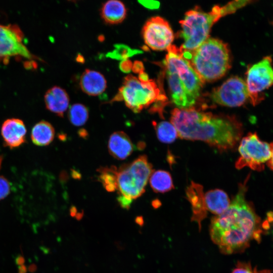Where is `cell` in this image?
<instances>
[{"label": "cell", "mask_w": 273, "mask_h": 273, "mask_svg": "<svg viewBox=\"0 0 273 273\" xmlns=\"http://www.w3.org/2000/svg\"><path fill=\"white\" fill-rule=\"evenodd\" d=\"M247 180L239 185L229 208L211 220V239L224 254L242 252L251 241L261 239L263 224L251 203L245 198Z\"/></svg>", "instance_id": "obj_1"}, {"label": "cell", "mask_w": 273, "mask_h": 273, "mask_svg": "<svg viewBox=\"0 0 273 273\" xmlns=\"http://www.w3.org/2000/svg\"><path fill=\"white\" fill-rule=\"evenodd\" d=\"M170 121L181 139L201 141L221 151L233 149L243 134V125L234 116L213 115L194 107L174 109Z\"/></svg>", "instance_id": "obj_2"}, {"label": "cell", "mask_w": 273, "mask_h": 273, "mask_svg": "<svg viewBox=\"0 0 273 273\" xmlns=\"http://www.w3.org/2000/svg\"><path fill=\"white\" fill-rule=\"evenodd\" d=\"M164 61L171 99L178 109L193 107L203 82L180 49L171 45Z\"/></svg>", "instance_id": "obj_3"}, {"label": "cell", "mask_w": 273, "mask_h": 273, "mask_svg": "<svg viewBox=\"0 0 273 273\" xmlns=\"http://www.w3.org/2000/svg\"><path fill=\"white\" fill-rule=\"evenodd\" d=\"M192 52L189 62L203 82L221 78L230 68L229 49L219 39L208 38Z\"/></svg>", "instance_id": "obj_4"}, {"label": "cell", "mask_w": 273, "mask_h": 273, "mask_svg": "<svg viewBox=\"0 0 273 273\" xmlns=\"http://www.w3.org/2000/svg\"><path fill=\"white\" fill-rule=\"evenodd\" d=\"M232 13L229 4L222 7L215 6L208 13L194 10L188 11L184 19L179 21L184 39L180 49L189 52L195 50L208 38L212 26L220 17Z\"/></svg>", "instance_id": "obj_5"}, {"label": "cell", "mask_w": 273, "mask_h": 273, "mask_svg": "<svg viewBox=\"0 0 273 273\" xmlns=\"http://www.w3.org/2000/svg\"><path fill=\"white\" fill-rule=\"evenodd\" d=\"M161 99L155 82L149 79L148 75L141 70L138 77L130 74L124 78L113 101H123L129 109L139 113Z\"/></svg>", "instance_id": "obj_6"}, {"label": "cell", "mask_w": 273, "mask_h": 273, "mask_svg": "<svg viewBox=\"0 0 273 273\" xmlns=\"http://www.w3.org/2000/svg\"><path fill=\"white\" fill-rule=\"evenodd\" d=\"M153 172L147 157L141 155L132 162L117 168L116 186L120 196L132 200L145 192V187Z\"/></svg>", "instance_id": "obj_7"}, {"label": "cell", "mask_w": 273, "mask_h": 273, "mask_svg": "<svg viewBox=\"0 0 273 273\" xmlns=\"http://www.w3.org/2000/svg\"><path fill=\"white\" fill-rule=\"evenodd\" d=\"M238 150L240 156L235 163L238 169L248 167L261 171L271 154L270 145L260 140L256 133L250 132L244 136L240 141Z\"/></svg>", "instance_id": "obj_8"}, {"label": "cell", "mask_w": 273, "mask_h": 273, "mask_svg": "<svg viewBox=\"0 0 273 273\" xmlns=\"http://www.w3.org/2000/svg\"><path fill=\"white\" fill-rule=\"evenodd\" d=\"M271 58L266 56L251 66L247 71L246 85L253 105L263 100L261 93L273 85Z\"/></svg>", "instance_id": "obj_9"}, {"label": "cell", "mask_w": 273, "mask_h": 273, "mask_svg": "<svg viewBox=\"0 0 273 273\" xmlns=\"http://www.w3.org/2000/svg\"><path fill=\"white\" fill-rule=\"evenodd\" d=\"M211 97L215 103L230 107L241 106L250 100L246 83L238 76L230 78L215 89Z\"/></svg>", "instance_id": "obj_10"}, {"label": "cell", "mask_w": 273, "mask_h": 273, "mask_svg": "<svg viewBox=\"0 0 273 273\" xmlns=\"http://www.w3.org/2000/svg\"><path fill=\"white\" fill-rule=\"evenodd\" d=\"M142 35L145 43L156 51L167 49L174 39L169 23L159 16L152 17L147 21L142 29Z\"/></svg>", "instance_id": "obj_11"}, {"label": "cell", "mask_w": 273, "mask_h": 273, "mask_svg": "<svg viewBox=\"0 0 273 273\" xmlns=\"http://www.w3.org/2000/svg\"><path fill=\"white\" fill-rule=\"evenodd\" d=\"M23 37L17 25L0 24V60L15 56L33 59V55L23 42Z\"/></svg>", "instance_id": "obj_12"}, {"label": "cell", "mask_w": 273, "mask_h": 273, "mask_svg": "<svg viewBox=\"0 0 273 273\" xmlns=\"http://www.w3.org/2000/svg\"><path fill=\"white\" fill-rule=\"evenodd\" d=\"M1 134L5 146L15 148L25 142L26 128L20 119H8L2 125Z\"/></svg>", "instance_id": "obj_13"}, {"label": "cell", "mask_w": 273, "mask_h": 273, "mask_svg": "<svg viewBox=\"0 0 273 273\" xmlns=\"http://www.w3.org/2000/svg\"><path fill=\"white\" fill-rule=\"evenodd\" d=\"M108 148L109 153L118 160L126 159L133 151V145L130 139L122 131L114 132L110 135Z\"/></svg>", "instance_id": "obj_14"}, {"label": "cell", "mask_w": 273, "mask_h": 273, "mask_svg": "<svg viewBox=\"0 0 273 273\" xmlns=\"http://www.w3.org/2000/svg\"><path fill=\"white\" fill-rule=\"evenodd\" d=\"M187 198L192 206V219L200 224L206 216L207 209L204 200L203 187L199 184L192 182L186 190Z\"/></svg>", "instance_id": "obj_15"}, {"label": "cell", "mask_w": 273, "mask_h": 273, "mask_svg": "<svg viewBox=\"0 0 273 273\" xmlns=\"http://www.w3.org/2000/svg\"><path fill=\"white\" fill-rule=\"evenodd\" d=\"M44 103L49 110L62 117L68 108L69 98L65 90L55 86L46 93Z\"/></svg>", "instance_id": "obj_16"}, {"label": "cell", "mask_w": 273, "mask_h": 273, "mask_svg": "<svg viewBox=\"0 0 273 273\" xmlns=\"http://www.w3.org/2000/svg\"><path fill=\"white\" fill-rule=\"evenodd\" d=\"M79 84L82 91L90 96H98L107 87L104 76L99 72L86 69L81 74Z\"/></svg>", "instance_id": "obj_17"}, {"label": "cell", "mask_w": 273, "mask_h": 273, "mask_svg": "<svg viewBox=\"0 0 273 273\" xmlns=\"http://www.w3.org/2000/svg\"><path fill=\"white\" fill-rule=\"evenodd\" d=\"M204 200L207 210L216 215L223 213L231 204L228 194L220 189L207 192L204 194Z\"/></svg>", "instance_id": "obj_18"}, {"label": "cell", "mask_w": 273, "mask_h": 273, "mask_svg": "<svg viewBox=\"0 0 273 273\" xmlns=\"http://www.w3.org/2000/svg\"><path fill=\"white\" fill-rule=\"evenodd\" d=\"M126 9L121 1L111 0L103 4L101 16L107 23L116 24L122 22L126 16Z\"/></svg>", "instance_id": "obj_19"}, {"label": "cell", "mask_w": 273, "mask_h": 273, "mask_svg": "<svg viewBox=\"0 0 273 273\" xmlns=\"http://www.w3.org/2000/svg\"><path fill=\"white\" fill-rule=\"evenodd\" d=\"M55 129L51 123L46 121H41L33 127L31 139L37 146H44L49 145L54 140Z\"/></svg>", "instance_id": "obj_20"}, {"label": "cell", "mask_w": 273, "mask_h": 273, "mask_svg": "<svg viewBox=\"0 0 273 273\" xmlns=\"http://www.w3.org/2000/svg\"><path fill=\"white\" fill-rule=\"evenodd\" d=\"M149 181L153 190L156 193H165L174 189L172 177L168 171L158 170L153 172Z\"/></svg>", "instance_id": "obj_21"}, {"label": "cell", "mask_w": 273, "mask_h": 273, "mask_svg": "<svg viewBox=\"0 0 273 273\" xmlns=\"http://www.w3.org/2000/svg\"><path fill=\"white\" fill-rule=\"evenodd\" d=\"M158 140L164 143L173 142L178 137L177 131L174 126L168 121H161L158 123L153 122Z\"/></svg>", "instance_id": "obj_22"}, {"label": "cell", "mask_w": 273, "mask_h": 273, "mask_svg": "<svg viewBox=\"0 0 273 273\" xmlns=\"http://www.w3.org/2000/svg\"><path fill=\"white\" fill-rule=\"evenodd\" d=\"M68 117L73 125L82 126L86 123L88 118V111L83 104H74L70 107Z\"/></svg>", "instance_id": "obj_23"}, {"label": "cell", "mask_w": 273, "mask_h": 273, "mask_svg": "<svg viewBox=\"0 0 273 273\" xmlns=\"http://www.w3.org/2000/svg\"><path fill=\"white\" fill-rule=\"evenodd\" d=\"M116 169L115 166L101 167L98 169L99 179L105 189L109 192L115 191L117 189Z\"/></svg>", "instance_id": "obj_24"}, {"label": "cell", "mask_w": 273, "mask_h": 273, "mask_svg": "<svg viewBox=\"0 0 273 273\" xmlns=\"http://www.w3.org/2000/svg\"><path fill=\"white\" fill-rule=\"evenodd\" d=\"M10 191V183L4 176H0V200L7 197Z\"/></svg>", "instance_id": "obj_25"}, {"label": "cell", "mask_w": 273, "mask_h": 273, "mask_svg": "<svg viewBox=\"0 0 273 273\" xmlns=\"http://www.w3.org/2000/svg\"><path fill=\"white\" fill-rule=\"evenodd\" d=\"M232 273H253V270L250 263L238 262Z\"/></svg>", "instance_id": "obj_26"}, {"label": "cell", "mask_w": 273, "mask_h": 273, "mask_svg": "<svg viewBox=\"0 0 273 273\" xmlns=\"http://www.w3.org/2000/svg\"><path fill=\"white\" fill-rule=\"evenodd\" d=\"M139 2L145 7L150 9H157L160 5L158 2L154 1H139Z\"/></svg>", "instance_id": "obj_27"}, {"label": "cell", "mask_w": 273, "mask_h": 273, "mask_svg": "<svg viewBox=\"0 0 273 273\" xmlns=\"http://www.w3.org/2000/svg\"><path fill=\"white\" fill-rule=\"evenodd\" d=\"M117 201L121 207L128 209L130 206L132 200L127 199L123 196H119L117 198Z\"/></svg>", "instance_id": "obj_28"}, {"label": "cell", "mask_w": 273, "mask_h": 273, "mask_svg": "<svg viewBox=\"0 0 273 273\" xmlns=\"http://www.w3.org/2000/svg\"><path fill=\"white\" fill-rule=\"evenodd\" d=\"M270 145L271 154L269 159L267 162L268 166L273 170V142Z\"/></svg>", "instance_id": "obj_29"}, {"label": "cell", "mask_w": 273, "mask_h": 273, "mask_svg": "<svg viewBox=\"0 0 273 273\" xmlns=\"http://www.w3.org/2000/svg\"><path fill=\"white\" fill-rule=\"evenodd\" d=\"M253 273H271V271L268 269H264L258 271L257 269V268L255 267L253 269Z\"/></svg>", "instance_id": "obj_30"}, {"label": "cell", "mask_w": 273, "mask_h": 273, "mask_svg": "<svg viewBox=\"0 0 273 273\" xmlns=\"http://www.w3.org/2000/svg\"><path fill=\"white\" fill-rule=\"evenodd\" d=\"M267 222L273 223V212H269L267 215Z\"/></svg>", "instance_id": "obj_31"}, {"label": "cell", "mask_w": 273, "mask_h": 273, "mask_svg": "<svg viewBox=\"0 0 273 273\" xmlns=\"http://www.w3.org/2000/svg\"><path fill=\"white\" fill-rule=\"evenodd\" d=\"M2 161H3V157L2 156H0V169H1V165H2Z\"/></svg>", "instance_id": "obj_32"}]
</instances>
